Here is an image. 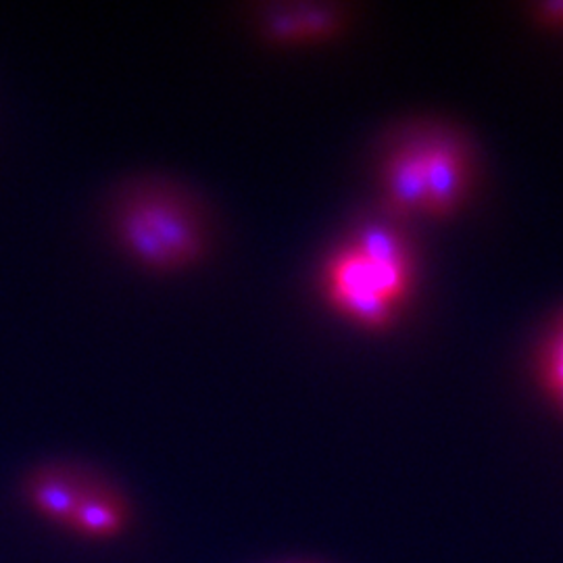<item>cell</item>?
<instances>
[{
	"label": "cell",
	"instance_id": "cell-1",
	"mask_svg": "<svg viewBox=\"0 0 563 563\" xmlns=\"http://www.w3.org/2000/svg\"><path fill=\"white\" fill-rule=\"evenodd\" d=\"M418 267L416 244L401 220L376 209L351 223L323 255L318 288L339 318L383 332L411 301Z\"/></svg>",
	"mask_w": 563,
	"mask_h": 563
},
{
	"label": "cell",
	"instance_id": "cell-2",
	"mask_svg": "<svg viewBox=\"0 0 563 563\" xmlns=\"http://www.w3.org/2000/svg\"><path fill=\"white\" fill-rule=\"evenodd\" d=\"M111 241L153 274H180L201 265L216 242L213 216L201 195L165 174H134L104 202Z\"/></svg>",
	"mask_w": 563,
	"mask_h": 563
},
{
	"label": "cell",
	"instance_id": "cell-3",
	"mask_svg": "<svg viewBox=\"0 0 563 563\" xmlns=\"http://www.w3.org/2000/svg\"><path fill=\"white\" fill-rule=\"evenodd\" d=\"M374 165L378 209L402 222L455 213L472 181L460 134L432 121H405L384 132Z\"/></svg>",
	"mask_w": 563,
	"mask_h": 563
},
{
	"label": "cell",
	"instance_id": "cell-4",
	"mask_svg": "<svg viewBox=\"0 0 563 563\" xmlns=\"http://www.w3.org/2000/svg\"><path fill=\"white\" fill-rule=\"evenodd\" d=\"M355 15L353 4L332 0H272L251 7L255 34L274 46H313L336 41Z\"/></svg>",
	"mask_w": 563,
	"mask_h": 563
},
{
	"label": "cell",
	"instance_id": "cell-5",
	"mask_svg": "<svg viewBox=\"0 0 563 563\" xmlns=\"http://www.w3.org/2000/svg\"><path fill=\"white\" fill-rule=\"evenodd\" d=\"M88 484L90 481L81 474L80 470L53 463V465L36 467L25 478L23 495L27 505L41 518L67 528Z\"/></svg>",
	"mask_w": 563,
	"mask_h": 563
},
{
	"label": "cell",
	"instance_id": "cell-6",
	"mask_svg": "<svg viewBox=\"0 0 563 563\" xmlns=\"http://www.w3.org/2000/svg\"><path fill=\"white\" fill-rule=\"evenodd\" d=\"M125 514L113 493L101 484L90 483L67 528L90 539H109L120 534Z\"/></svg>",
	"mask_w": 563,
	"mask_h": 563
},
{
	"label": "cell",
	"instance_id": "cell-7",
	"mask_svg": "<svg viewBox=\"0 0 563 563\" xmlns=\"http://www.w3.org/2000/svg\"><path fill=\"white\" fill-rule=\"evenodd\" d=\"M543 386L551 399L563 409V323L544 351Z\"/></svg>",
	"mask_w": 563,
	"mask_h": 563
}]
</instances>
